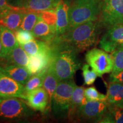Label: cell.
Returning a JSON list of instances; mask_svg holds the SVG:
<instances>
[{
	"label": "cell",
	"mask_w": 123,
	"mask_h": 123,
	"mask_svg": "<svg viewBox=\"0 0 123 123\" xmlns=\"http://www.w3.org/2000/svg\"><path fill=\"white\" fill-rule=\"evenodd\" d=\"M40 18L39 12L29 11L25 14L19 29L31 31Z\"/></svg>",
	"instance_id": "d4e9b609"
},
{
	"label": "cell",
	"mask_w": 123,
	"mask_h": 123,
	"mask_svg": "<svg viewBox=\"0 0 123 123\" xmlns=\"http://www.w3.org/2000/svg\"><path fill=\"white\" fill-rule=\"evenodd\" d=\"M50 50L43 53L29 56V63L26 68L31 75H34L47 70L50 63Z\"/></svg>",
	"instance_id": "9a60e30c"
},
{
	"label": "cell",
	"mask_w": 123,
	"mask_h": 123,
	"mask_svg": "<svg viewBox=\"0 0 123 123\" xmlns=\"http://www.w3.org/2000/svg\"><path fill=\"white\" fill-rule=\"evenodd\" d=\"M39 14L41 19L51 27L55 29L56 23V9L39 12Z\"/></svg>",
	"instance_id": "f1b7e54d"
},
{
	"label": "cell",
	"mask_w": 123,
	"mask_h": 123,
	"mask_svg": "<svg viewBox=\"0 0 123 123\" xmlns=\"http://www.w3.org/2000/svg\"><path fill=\"white\" fill-rule=\"evenodd\" d=\"M0 95L5 98L15 97L26 100L24 85L7 76L0 70Z\"/></svg>",
	"instance_id": "9c48e42d"
},
{
	"label": "cell",
	"mask_w": 123,
	"mask_h": 123,
	"mask_svg": "<svg viewBox=\"0 0 123 123\" xmlns=\"http://www.w3.org/2000/svg\"><path fill=\"white\" fill-rule=\"evenodd\" d=\"M98 22L101 28L107 29L123 24V0H103Z\"/></svg>",
	"instance_id": "8992f818"
},
{
	"label": "cell",
	"mask_w": 123,
	"mask_h": 123,
	"mask_svg": "<svg viewBox=\"0 0 123 123\" xmlns=\"http://www.w3.org/2000/svg\"><path fill=\"white\" fill-rule=\"evenodd\" d=\"M18 98H4L0 101V120L22 122L34 117L35 114L33 109L22 99Z\"/></svg>",
	"instance_id": "277c9868"
},
{
	"label": "cell",
	"mask_w": 123,
	"mask_h": 123,
	"mask_svg": "<svg viewBox=\"0 0 123 123\" xmlns=\"http://www.w3.org/2000/svg\"><path fill=\"white\" fill-rule=\"evenodd\" d=\"M101 29L98 21H90L68 29L63 34L55 38L79 53L96 43Z\"/></svg>",
	"instance_id": "7a4b0ae2"
},
{
	"label": "cell",
	"mask_w": 123,
	"mask_h": 123,
	"mask_svg": "<svg viewBox=\"0 0 123 123\" xmlns=\"http://www.w3.org/2000/svg\"><path fill=\"white\" fill-rule=\"evenodd\" d=\"M1 50H2V44H1V39H0V53H1Z\"/></svg>",
	"instance_id": "d590c367"
},
{
	"label": "cell",
	"mask_w": 123,
	"mask_h": 123,
	"mask_svg": "<svg viewBox=\"0 0 123 123\" xmlns=\"http://www.w3.org/2000/svg\"><path fill=\"white\" fill-rule=\"evenodd\" d=\"M14 7V6L9 4L7 0H0V17Z\"/></svg>",
	"instance_id": "1f68e13d"
},
{
	"label": "cell",
	"mask_w": 123,
	"mask_h": 123,
	"mask_svg": "<svg viewBox=\"0 0 123 123\" xmlns=\"http://www.w3.org/2000/svg\"><path fill=\"white\" fill-rule=\"evenodd\" d=\"M15 1H17V0H7V2H9V4L12 5L13 4V3Z\"/></svg>",
	"instance_id": "836d02e7"
},
{
	"label": "cell",
	"mask_w": 123,
	"mask_h": 123,
	"mask_svg": "<svg viewBox=\"0 0 123 123\" xmlns=\"http://www.w3.org/2000/svg\"><path fill=\"white\" fill-rule=\"evenodd\" d=\"M103 0H75L69 8V29L99 20Z\"/></svg>",
	"instance_id": "3957f363"
},
{
	"label": "cell",
	"mask_w": 123,
	"mask_h": 123,
	"mask_svg": "<svg viewBox=\"0 0 123 123\" xmlns=\"http://www.w3.org/2000/svg\"><path fill=\"white\" fill-rule=\"evenodd\" d=\"M5 98V97H3V96H2V95H0V101H1V100H2V99L3 98Z\"/></svg>",
	"instance_id": "8d00e7d4"
},
{
	"label": "cell",
	"mask_w": 123,
	"mask_h": 123,
	"mask_svg": "<svg viewBox=\"0 0 123 123\" xmlns=\"http://www.w3.org/2000/svg\"><path fill=\"white\" fill-rule=\"evenodd\" d=\"M27 9L15 7L0 17V25H3L13 31L19 29Z\"/></svg>",
	"instance_id": "4fadbf2b"
},
{
	"label": "cell",
	"mask_w": 123,
	"mask_h": 123,
	"mask_svg": "<svg viewBox=\"0 0 123 123\" xmlns=\"http://www.w3.org/2000/svg\"><path fill=\"white\" fill-rule=\"evenodd\" d=\"M122 44L123 24L117 25L107 29L100 41V47L107 53H111Z\"/></svg>",
	"instance_id": "30bf717a"
},
{
	"label": "cell",
	"mask_w": 123,
	"mask_h": 123,
	"mask_svg": "<svg viewBox=\"0 0 123 123\" xmlns=\"http://www.w3.org/2000/svg\"><path fill=\"white\" fill-rule=\"evenodd\" d=\"M84 95L88 101L106 100V96L99 92L94 87L84 89Z\"/></svg>",
	"instance_id": "4dcf8cb0"
},
{
	"label": "cell",
	"mask_w": 123,
	"mask_h": 123,
	"mask_svg": "<svg viewBox=\"0 0 123 123\" xmlns=\"http://www.w3.org/2000/svg\"><path fill=\"white\" fill-rule=\"evenodd\" d=\"M86 61L96 72L98 76L112 73L113 68L112 55L103 50L96 48L88 51L85 55Z\"/></svg>",
	"instance_id": "ba28073f"
},
{
	"label": "cell",
	"mask_w": 123,
	"mask_h": 123,
	"mask_svg": "<svg viewBox=\"0 0 123 123\" xmlns=\"http://www.w3.org/2000/svg\"><path fill=\"white\" fill-rule=\"evenodd\" d=\"M113 59V68L111 73H117L123 70V44L111 53Z\"/></svg>",
	"instance_id": "4316f807"
},
{
	"label": "cell",
	"mask_w": 123,
	"mask_h": 123,
	"mask_svg": "<svg viewBox=\"0 0 123 123\" xmlns=\"http://www.w3.org/2000/svg\"><path fill=\"white\" fill-rule=\"evenodd\" d=\"M35 38L50 43L56 37L55 29L46 24L41 17L31 31Z\"/></svg>",
	"instance_id": "d6986e66"
},
{
	"label": "cell",
	"mask_w": 123,
	"mask_h": 123,
	"mask_svg": "<svg viewBox=\"0 0 123 123\" xmlns=\"http://www.w3.org/2000/svg\"><path fill=\"white\" fill-rule=\"evenodd\" d=\"M29 62V55L19 44L5 57L0 58V66L17 65L26 67Z\"/></svg>",
	"instance_id": "2e32d148"
},
{
	"label": "cell",
	"mask_w": 123,
	"mask_h": 123,
	"mask_svg": "<svg viewBox=\"0 0 123 123\" xmlns=\"http://www.w3.org/2000/svg\"><path fill=\"white\" fill-rule=\"evenodd\" d=\"M82 74L84 78V84L87 86L91 85L94 83L98 75L93 69H90V66L88 64H85L83 66Z\"/></svg>",
	"instance_id": "83f0119b"
},
{
	"label": "cell",
	"mask_w": 123,
	"mask_h": 123,
	"mask_svg": "<svg viewBox=\"0 0 123 123\" xmlns=\"http://www.w3.org/2000/svg\"><path fill=\"white\" fill-rule=\"evenodd\" d=\"M88 101L84 95V88L83 87L76 86L72 95L71 105L69 110L68 117L71 120L77 109L80 106L86 104Z\"/></svg>",
	"instance_id": "7402d4cb"
},
{
	"label": "cell",
	"mask_w": 123,
	"mask_h": 123,
	"mask_svg": "<svg viewBox=\"0 0 123 123\" xmlns=\"http://www.w3.org/2000/svg\"><path fill=\"white\" fill-rule=\"evenodd\" d=\"M76 86L73 79L59 81L51 103L55 117L63 119L68 117L72 95Z\"/></svg>",
	"instance_id": "5b68a950"
},
{
	"label": "cell",
	"mask_w": 123,
	"mask_h": 123,
	"mask_svg": "<svg viewBox=\"0 0 123 123\" xmlns=\"http://www.w3.org/2000/svg\"><path fill=\"white\" fill-rule=\"evenodd\" d=\"M59 80L50 67L47 68L43 82L44 88L49 96V107H50L52 98L57 87Z\"/></svg>",
	"instance_id": "cb8c5ba5"
},
{
	"label": "cell",
	"mask_w": 123,
	"mask_h": 123,
	"mask_svg": "<svg viewBox=\"0 0 123 123\" xmlns=\"http://www.w3.org/2000/svg\"><path fill=\"white\" fill-rule=\"evenodd\" d=\"M108 108L106 100H90L77 109L71 120L100 123Z\"/></svg>",
	"instance_id": "52a82bcc"
},
{
	"label": "cell",
	"mask_w": 123,
	"mask_h": 123,
	"mask_svg": "<svg viewBox=\"0 0 123 123\" xmlns=\"http://www.w3.org/2000/svg\"><path fill=\"white\" fill-rule=\"evenodd\" d=\"M69 3L66 0H61L56 8V37L63 34L69 29Z\"/></svg>",
	"instance_id": "5bb4252c"
},
{
	"label": "cell",
	"mask_w": 123,
	"mask_h": 123,
	"mask_svg": "<svg viewBox=\"0 0 123 123\" xmlns=\"http://www.w3.org/2000/svg\"><path fill=\"white\" fill-rule=\"evenodd\" d=\"M60 1L61 0H17L12 6L30 11L41 12L55 9Z\"/></svg>",
	"instance_id": "8fae6325"
},
{
	"label": "cell",
	"mask_w": 123,
	"mask_h": 123,
	"mask_svg": "<svg viewBox=\"0 0 123 123\" xmlns=\"http://www.w3.org/2000/svg\"><path fill=\"white\" fill-rule=\"evenodd\" d=\"M19 45L29 56L46 53L50 50V43L40 39H33L26 43Z\"/></svg>",
	"instance_id": "44dd1931"
},
{
	"label": "cell",
	"mask_w": 123,
	"mask_h": 123,
	"mask_svg": "<svg viewBox=\"0 0 123 123\" xmlns=\"http://www.w3.org/2000/svg\"><path fill=\"white\" fill-rule=\"evenodd\" d=\"M46 71L47 70L30 76L25 86V90L26 93L39 87H42L43 84Z\"/></svg>",
	"instance_id": "484cf974"
},
{
	"label": "cell",
	"mask_w": 123,
	"mask_h": 123,
	"mask_svg": "<svg viewBox=\"0 0 123 123\" xmlns=\"http://www.w3.org/2000/svg\"><path fill=\"white\" fill-rule=\"evenodd\" d=\"M123 100V84L110 82L107 86L106 101L108 104L119 105Z\"/></svg>",
	"instance_id": "ffe728a7"
},
{
	"label": "cell",
	"mask_w": 123,
	"mask_h": 123,
	"mask_svg": "<svg viewBox=\"0 0 123 123\" xmlns=\"http://www.w3.org/2000/svg\"><path fill=\"white\" fill-rule=\"evenodd\" d=\"M0 39L2 44L0 58L5 57L13 49L19 45L14 31L3 25H0Z\"/></svg>",
	"instance_id": "e0dca14e"
},
{
	"label": "cell",
	"mask_w": 123,
	"mask_h": 123,
	"mask_svg": "<svg viewBox=\"0 0 123 123\" xmlns=\"http://www.w3.org/2000/svg\"><path fill=\"white\" fill-rule=\"evenodd\" d=\"M27 104L33 110L44 112L49 103V96L45 89L42 87L26 93Z\"/></svg>",
	"instance_id": "7c38bea8"
},
{
	"label": "cell",
	"mask_w": 123,
	"mask_h": 123,
	"mask_svg": "<svg viewBox=\"0 0 123 123\" xmlns=\"http://www.w3.org/2000/svg\"><path fill=\"white\" fill-rule=\"evenodd\" d=\"M17 41L19 44H25L34 38L33 34L30 31L18 29L14 31Z\"/></svg>",
	"instance_id": "f546056e"
},
{
	"label": "cell",
	"mask_w": 123,
	"mask_h": 123,
	"mask_svg": "<svg viewBox=\"0 0 123 123\" xmlns=\"http://www.w3.org/2000/svg\"><path fill=\"white\" fill-rule=\"evenodd\" d=\"M0 70L7 76L25 85L31 76L27 68L17 65L0 66Z\"/></svg>",
	"instance_id": "ac0fdd59"
},
{
	"label": "cell",
	"mask_w": 123,
	"mask_h": 123,
	"mask_svg": "<svg viewBox=\"0 0 123 123\" xmlns=\"http://www.w3.org/2000/svg\"><path fill=\"white\" fill-rule=\"evenodd\" d=\"M100 123H123V109L116 105L108 104L107 111Z\"/></svg>",
	"instance_id": "603a6c76"
},
{
	"label": "cell",
	"mask_w": 123,
	"mask_h": 123,
	"mask_svg": "<svg viewBox=\"0 0 123 123\" xmlns=\"http://www.w3.org/2000/svg\"><path fill=\"white\" fill-rule=\"evenodd\" d=\"M110 82L119 83L123 84V70L117 73H111L109 78Z\"/></svg>",
	"instance_id": "d6a6232c"
},
{
	"label": "cell",
	"mask_w": 123,
	"mask_h": 123,
	"mask_svg": "<svg viewBox=\"0 0 123 123\" xmlns=\"http://www.w3.org/2000/svg\"><path fill=\"white\" fill-rule=\"evenodd\" d=\"M116 106H117V105H116ZM117 107H120V108H121L123 109V101L121 102V103L119 105H117Z\"/></svg>",
	"instance_id": "e575fe53"
},
{
	"label": "cell",
	"mask_w": 123,
	"mask_h": 123,
	"mask_svg": "<svg viewBox=\"0 0 123 123\" xmlns=\"http://www.w3.org/2000/svg\"><path fill=\"white\" fill-rule=\"evenodd\" d=\"M50 44L51 61L49 67L59 81L73 79L81 66L78 53L55 38Z\"/></svg>",
	"instance_id": "6da1fadb"
}]
</instances>
